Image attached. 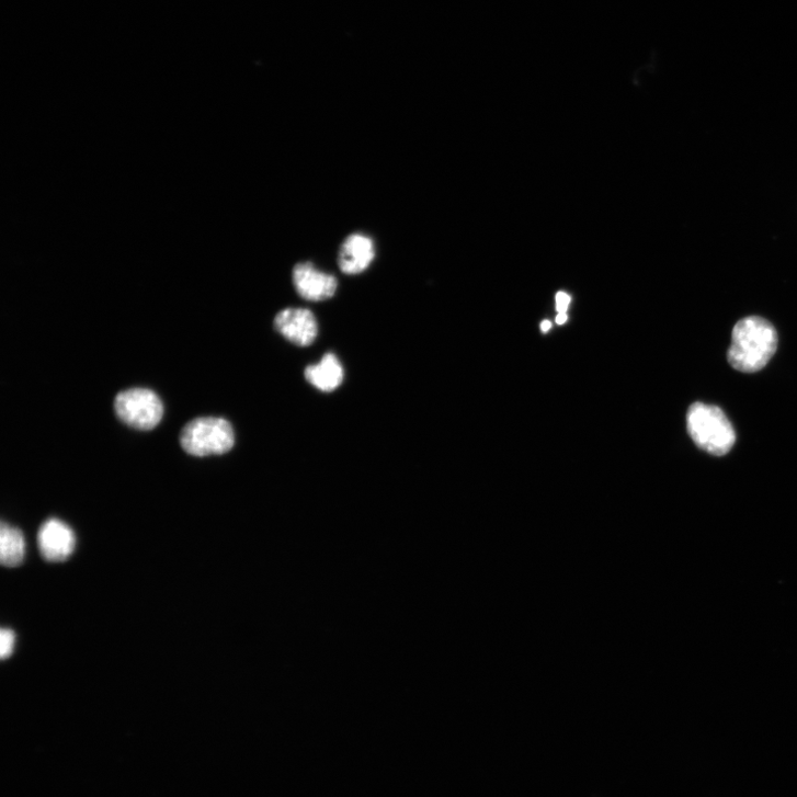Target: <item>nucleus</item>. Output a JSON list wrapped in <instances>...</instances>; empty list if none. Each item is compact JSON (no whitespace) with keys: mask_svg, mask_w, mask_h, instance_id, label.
Here are the masks:
<instances>
[{"mask_svg":"<svg viewBox=\"0 0 797 797\" xmlns=\"http://www.w3.org/2000/svg\"><path fill=\"white\" fill-rule=\"evenodd\" d=\"M776 349L774 326L762 317L751 316L735 326L728 361L736 371L753 374L767 365Z\"/></svg>","mask_w":797,"mask_h":797,"instance_id":"f257e3e1","label":"nucleus"},{"mask_svg":"<svg viewBox=\"0 0 797 797\" xmlns=\"http://www.w3.org/2000/svg\"><path fill=\"white\" fill-rule=\"evenodd\" d=\"M687 428L695 443L716 457L729 453L736 443V431L731 422L715 406L694 403L687 414Z\"/></svg>","mask_w":797,"mask_h":797,"instance_id":"f03ea898","label":"nucleus"},{"mask_svg":"<svg viewBox=\"0 0 797 797\" xmlns=\"http://www.w3.org/2000/svg\"><path fill=\"white\" fill-rule=\"evenodd\" d=\"M183 449L194 457L229 452L236 443L231 423L221 418H198L187 423L181 432Z\"/></svg>","mask_w":797,"mask_h":797,"instance_id":"7ed1b4c3","label":"nucleus"},{"mask_svg":"<svg viewBox=\"0 0 797 797\" xmlns=\"http://www.w3.org/2000/svg\"><path fill=\"white\" fill-rule=\"evenodd\" d=\"M115 410L123 422L132 428L148 431L156 428L163 417V403L159 396L143 388L121 392Z\"/></svg>","mask_w":797,"mask_h":797,"instance_id":"20e7f679","label":"nucleus"},{"mask_svg":"<svg viewBox=\"0 0 797 797\" xmlns=\"http://www.w3.org/2000/svg\"><path fill=\"white\" fill-rule=\"evenodd\" d=\"M275 328L291 343L300 348L310 346L318 334L316 317L305 308L282 310L275 318Z\"/></svg>","mask_w":797,"mask_h":797,"instance_id":"39448f33","label":"nucleus"},{"mask_svg":"<svg viewBox=\"0 0 797 797\" xmlns=\"http://www.w3.org/2000/svg\"><path fill=\"white\" fill-rule=\"evenodd\" d=\"M293 282L298 295L309 301L329 299L338 287L333 275L317 270L310 262L299 263L294 267Z\"/></svg>","mask_w":797,"mask_h":797,"instance_id":"423d86ee","label":"nucleus"},{"mask_svg":"<svg viewBox=\"0 0 797 797\" xmlns=\"http://www.w3.org/2000/svg\"><path fill=\"white\" fill-rule=\"evenodd\" d=\"M38 546L49 561H62L70 557L76 546L73 531L62 521L50 519L38 532Z\"/></svg>","mask_w":797,"mask_h":797,"instance_id":"0eeeda50","label":"nucleus"},{"mask_svg":"<svg viewBox=\"0 0 797 797\" xmlns=\"http://www.w3.org/2000/svg\"><path fill=\"white\" fill-rule=\"evenodd\" d=\"M376 255L374 241L362 234L349 237L340 248L338 264L341 272L348 275L364 273Z\"/></svg>","mask_w":797,"mask_h":797,"instance_id":"6e6552de","label":"nucleus"},{"mask_svg":"<svg viewBox=\"0 0 797 797\" xmlns=\"http://www.w3.org/2000/svg\"><path fill=\"white\" fill-rule=\"evenodd\" d=\"M307 382L323 392L335 390L344 382V368L333 354H326L320 363L307 367Z\"/></svg>","mask_w":797,"mask_h":797,"instance_id":"1a4fd4ad","label":"nucleus"},{"mask_svg":"<svg viewBox=\"0 0 797 797\" xmlns=\"http://www.w3.org/2000/svg\"><path fill=\"white\" fill-rule=\"evenodd\" d=\"M26 543L21 530L2 523L0 526V560L8 567L22 563L25 558Z\"/></svg>","mask_w":797,"mask_h":797,"instance_id":"9d476101","label":"nucleus"},{"mask_svg":"<svg viewBox=\"0 0 797 797\" xmlns=\"http://www.w3.org/2000/svg\"><path fill=\"white\" fill-rule=\"evenodd\" d=\"M15 646V634L13 630L3 628L0 631V656L2 659L9 658Z\"/></svg>","mask_w":797,"mask_h":797,"instance_id":"9b49d317","label":"nucleus"},{"mask_svg":"<svg viewBox=\"0 0 797 797\" xmlns=\"http://www.w3.org/2000/svg\"><path fill=\"white\" fill-rule=\"evenodd\" d=\"M569 303H571V297L567 294L560 292L556 295V309L558 312H566Z\"/></svg>","mask_w":797,"mask_h":797,"instance_id":"f8f14e48","label":"nucleus"},{"mask_svg":"<svg viewBox=\"0 0 797 797\" xmlns=\"http://www.w3.org/2000/svg\"><path fill=\"white\" fill-rule=\"evenodd\" d=\"M566 321H567V315H566V312H558V315L556 317V322L558 325H563Z\"/></svg>","mask_w":797,"mask_h":797,"instance_id":"ddd939ff","label":"nucleus"},{"mask_svg":"<svg viewBox=\"0 0 797 797\" xmlns=\"http://www.w3.org/2000/svg\"><path fill=\"white\" fill-rule=\"evenodd\" d=\"M551 328V322L549 320H544L540 325V329L544 333L548 332Z\"/></svg>","mask_w":797,"mask_h":797,"instance_id":"4468645a","label":"nucleus"}]
</instances>
